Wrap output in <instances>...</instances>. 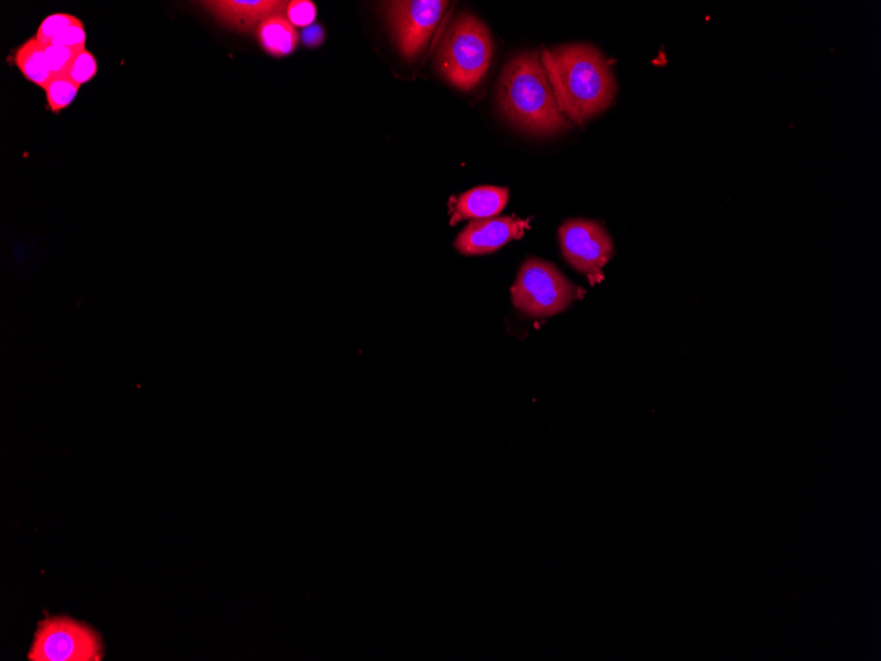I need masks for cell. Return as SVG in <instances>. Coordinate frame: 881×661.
Instances as JSON below:
<instances>
[{"mask_svg":"<svg viewBox=\"0 0 881 661\" xmlns=\"http://www.w3.org/2000/svg\"><path fill=\"white\" fill-rule=\"evenodd\" d=\"M561 252L574 270L600 282L602 270L612 257L614 244L606 228L595 221L569 220L559 228Z\"/></svg>","mask_w":881,"mask_h":661,"instance_id":"52a82bcc","label":"cell"},{"mask_svg":"<svg viewBox=\"0 0 881 661\" xmlns=\"http://www.w3.org/2000/svg\"><path fill=\"white\" fill-rule=\"evenodd\" d=\"M85 44L86 32L84 24H82L79 19L78 22L63 29L61 34L56 37L52 44H50V46L66 47L81 52V50H85Z\"/></svg>","mask_w":881,"mask_h":661,"instance_id":"ac0fdd59","label":"cell"},{"mask_svg":"<svg viewBox=\"0 0 881 661\" xmlns=\"http://www.w3.org/2000/svg\"><path fill=\"white\" fill-rule=\"evenodd\" d=\"M317 9L313 2L309 0H294L288 2L285 17L288 19L295 27H309L314 22Z\"/></svg>","mask_w":881,"mask_h":661,"instance_id":"e0dca14e","label":"cell"},{"mask_svg":"<svg viewBox=\"0 0 881 661\" xmlns=\"http://www.w3.org/2000/svg\"><path fill=\"white\" fill-rule=\"evenodd\" d=\"M509 189L477 187L462 193L454 203L456 220H487L497 217L509 202Z\"/></svg>","mask_w":881,"mask_h":661,"instance_id":"30bf717a","label":"cell"},{"mask_svg":"<svg viewBox=\"0 0 881 661\" xmlns=\"http://www.w3.org/2000/svg\"><path fill=\"white\" fill-rule=\"evenodd\" d=\"M493 55L490 31L479 17L464 12L449 24L436 54V69L460 91H473L485 79Z\"/></svg>","mask_w":881,"mask_h":661,"instance_id":"3957f363","label":"cell"},{"mask_svg":"<svg viewBox=\"0 0 881 661\" xmlns=\"http://www.w3.org/2000/svg\"><path fill=\"white\" fill-rule=\"evenodd\" d=\"M541 61L560 110L574 123H585L611 106L618 86L605 56L587 44L544 49Z\"/></svg>","mask_w":881,"mask_h":661,"instance_id":"6da1fadb","label":"cell"},{"mask_svg":"<svg viewBox=\"0 0 881 661\" xmlns=\"http://www.w3.org/2000/svg\"><path fill=\"white\" fill-rule=\"evenodd\" d=\"M79 19L68 14H55L44 19L39 29H37L36 39L44 47L50 46L61 32L78 22Z\"/></svg>","mask_w":881,"mask_h":661,"instance_id":"5bb4252c","label":"cell"},{"mask_svg":"<svg viewBox=\"0 0 881 661\" xmlns=\"http://www.w3.org/2000/svg\"><path fill=\"white\" fill-rule=\"evenodd\" d=\"M449 2L443 0H398L385 4V16L401 54L415 61L427 48Z\"/></svg>","mask_w":881,"mask_h":661,"instance_id":"8992f818","label":"cell"},{"mask_svg":"<svg viewBox=\"0 0 881 661\" xmlns=\"http://www.w3.org/2000/svg\"><path fill=\"white\" fill-rule=\"evenodd\" d=\"M44 91H46L50 110L60 113L67 109L78 97L80 85L75 84L68 75H60V78L50 79Z\"/></svg>","mask_w":881,"mask_h":661,"instance_id":"4fadbf2b","label":"cell"},{"mask_svg":"<svg viewBox=\"0 0 881 661\" xmlns=\"http://www.w3.org/2000/svg\"><path fill=\"white\" fill-rule=\"evenodd\" d=\"M527 228V221L513 217L473 221L456 237L454 246L464 256H486L522 238Z\"/></svg>","mask_w":881,"mask_h":661,"instance_id":"ba28073f","label":"cell"},{"mask_svg":"<svg viewBox=\"0 0 881 661\" xmlns=\"http://www.w3.org/2000/svg\"><path fill=\"white\" fill-rule=\"evenodd\" d=\"M553 264L531 258L522 265L513 284L512 303L531 317H549L561 314L580 295Z\"/></svg>","mask_w":881,"mask_h":661,"instance_id":"277c9868","label":"cell"},{"mask_svg":"<svg viewBox=\"0 0 881 661\" xmlns=\"http://www.w3.org/2000/svg\"><path fill=\"white\" fill-rule=\"evenodd\" d=\"M103 657L99 635L67 616L43 621L28 653L31 661H99Z\"/></svg>","mask_w":881,"mask_h":661,"instance_id":"5b68a950","label":"cell"},{"mask_svg":"<svg viewBox=\"0 0 881 661\" xmlns=\"http://www.w3.org/2000/svg\"><path fill=\"white\" fill-rule=\"evenodd\" d=\"M227 27L249 32L272 16H285L288 2L283 0H211L201 2Z\"/></svg>","mask_w":881,"mask_h":661,"instance_id":"9c48e42d","label":"cell"},{"mask_svg":"<svg viewBox=\"0 0 881 661\" xmlns=\"http://www.w3.org/2000/svg\"><path fill=\"white\" fill-rule=\"evenodd\" d=\"M97 72V60H95V57L85 49L81 50V52L75 56L71 69H69L68 78L81 86L94 79Z\"/></svg>","mask_w":881,"mask_h":661,"instance_id":"9a60e30c","label":"cell"},{"mask_svg":"<svg viewBox=\"0 0 881 661\" xmlns=\"http://www.w3.org/2000/svg\"><path fill=\"white\" fill-rule=\"evenodd\" d=\"M46 54L52 78H60V75H68L79 52L66 47L48 46Z\"/></svg>","mask_w":881,"mask_h":661,"instance_id":"2e32d148","label":"cell"},{"mask_svg":"<svg viewBox=\"0 0 881 661\" xmlns=\"http://www.w3.org/2000/svg\"><path fill=\"white\" fill-rule=\"evenodd\" d=\"M323 39H325V32H323L320 24L309 25L302 32V42L308 48L320 47Z\"/></svg>","mask_w":881,"mask_h":661,"instance_id":"d6986e66","label":"cell"},{"mask_svg":"<svg viewBox=\"0 0 881 661\" xmlns=\"http://www.w3.org/2000/svg\"><path fill=\"white\" fill-rule=\"evenodd\" d=\"M260 46L271 56L287 57L299 46L300 36L285 16H272L257 29Z\"/></svg>","mask_w":881,"mask_h":661,"instance_id":"8fae6325","label":"cell"},{"mask_svg":"<svg viewBox=\"0 0 881 661\" xmlns=\"http://www.w3.org/2000/svg\"><path fill=\"white\" fill-rule=\"evenodd\" d=\"M15 63L19 71H21L24 78L32 82V84L44 88L48 85L50 79H52L46 47L37 42L36 37L25 42L23 46L17 48Z\"/></svg>","mask_w":881,"mask_h":661,"instance_id":"7c38bea8","label":"cell"},{"mask_svg":"<svg viewBox=\"0 0 881 661\" xmlns=\"http://www.w3.org/2000/svg\"><path fill=\"white\" fill-rule=\"evenodd\" d=\"M497 99L503 116L532 135H556L572 127L560 110L541 54H520L507 63Z\"/></svg>","mask_w":881,"mask_h":661,"instance_id":"7a4b0ae2","label":"cell"}]
</instances>
